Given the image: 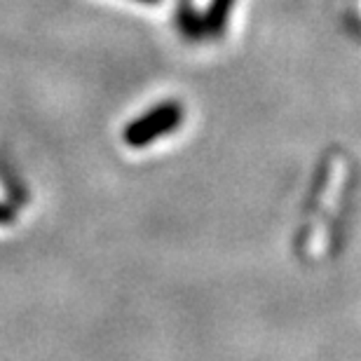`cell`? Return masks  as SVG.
<instances>
[{"label": "cell", "instance_id": "obj_1", "mask_svg": "<svg viewBox=\"0 0 361 361\" xmlns=\"http://www.w3.org/2000/svg\"><path fill=\"white\" fill-rule=\"evenodd\" d=\"M180 118H183V113H180L178 104H162L153 108L150 113H146L143 118H139L134 125H129L125 139L129 146H134V148L146 146V143L155 141L157 136L174 132Z\"/></svg>", "mask_w": 361, "mask_h": 361}, {"label": "cell", "instance_id": "obj_2", "mask_svg": "<svg viewBox=\"0 0 361 361\" xmlns=\"http://www.w3.org/2000/svg\"><path fill=\"white\" fill-rule=\"evenodd\" d=\"M233 3L235 0H212V5H209V10H207V17H204V24H207L209 33H221L223 31Z\"/></svg>", "mask_w": 361, "mask_h": 361}, {"label": "cell", "instance_id": "obj_3", "mask_svg": "<svg viewBox=\"0 0 361 361\" xmlns=\"http://www.w3.org/2000/svg\"><path fill=\"white\" fill-rule=\"evenodd\" d=\"M178 26L188 38H200V35L207 31L204 17H197L190 7H183V10L178 12Z\"/></svg>", "mask_w": 361, "mask_h": 361}, {"label": "cell", "instance_id": "obj_4", "mask_svg": "<svg viewBox=\"0 0 361 361\" xmlns=\"http://www.w3.org/2000/svg\"><path fill=\"white\" fill-rule=\"evenodd\" d=\"M141 3H157V0H141Z\"/></svg>", "mask_w": 361, "mask_h": 361}]
</instances>
